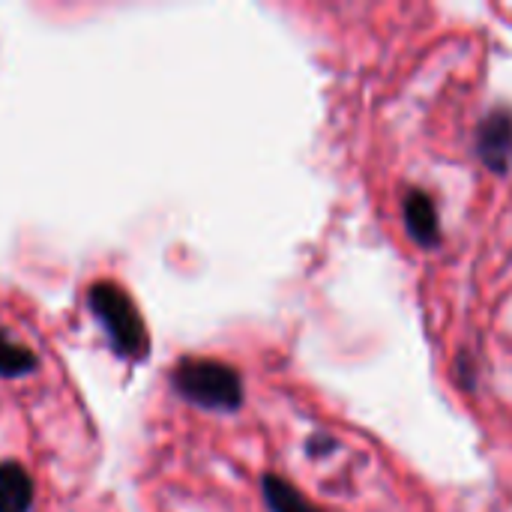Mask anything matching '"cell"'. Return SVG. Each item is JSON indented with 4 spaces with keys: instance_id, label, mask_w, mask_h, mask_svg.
Wrapping results in <instances>:
<instances>
[{
    "instance_id": "1",
    "label": "cell",
    "mask_w": 512,
    "mask_h": 512,
    "mask_svg": "<svg viewBox=\"0 0 512 512\" xmlns=\"http://www.w3.org/2000/svg\"><path fill=\"white\" fill-rule=\"evenodd\" d=\"M177 390L204 408H237L243 402L240 375L219 360H183L174 372Z\"/></svg>"
},
{
    "instance_id": "2",
    "label": "cell",
    "mask_w": 512,
    "mask_h": 512,
    "mask_svg": "<svg viewBox=\"0 0 512 512\" xmlns=\"http://www.w3.org/2000/svg\"><path fill=\"white\" fill-rule=\"evenodd\" d=\"M90 303H93L102 327L108 330L114 348L126 357H141L147 348V336H144V324L135 312V303L114 285L93 288Z\"/></svg>"
},
{
    "instance_id": "3",
    "label": "cell",
    "mask_w": 512,
    "mask_h": 512,
    "mask_svg": "<svg viewBox=\"0 0 512 512\" xmlns=\"http://www.w3.org/2000/svg\"><path fill=\"white\" fill-rule=\"evenodd\" d=\"M477 150H480V159L498 171V174H507L512 168V114L507 108H498L492 111L483 123H480V132H477Z\"/></svg>"
},
{
    "instance_id": "4",
    "label": "cell",
    "mask_w": 512,
    "mask_h": 512,
    "mask_svg": "<svg viewBox=\"0 0 512 512\" xmlns=\"http://www.w3.org/2000/svg\"><path fill=\"white\" fill-rule=\"evenodd\" d=\"M405 225L411 237L423 246H432L438 240V207L426 192H411L405 198Z\"/></svg>"
},
{
    "instance_id": "5",
    "label": "cell",
    "mask_w": 512,
    "mask_h": 512,
    "mask_svg": "<svg viewBox=\"0 0 512 512\" xmlns=\"http://www.w3.org/2000/svg\"><path fill=\"white\" fill-rule=\"evenodd\" d=\"M33 504V483L15 462L0 465V512H27Z\"/></svg>"
},
{
    "instance_id": "6",
    "label": "cell",
    "mask_w": 512,
    "mask_h": 512,
    "mask_svg": "<svg viewBox=\"0 0 512 512\" xmlns=\"http://www.w3.org/2000/svg\"><path fill=\"white\" fill-rule=\"evenodd\" d=\"M264 501L270 512H321L300 489H294L288 480L267 474L264 477Z\"/></svg>"
},
{
    "instance_id": "7",
    "label": "cell",
    "mask_w": 512,
    "mask_h": 512,
    "mask_svg": "<svg viewBox=\"0 0 512 512\" xmlns=\"http://www.w3.org/2000/svg\"><path fill=\"white\" fill-rule=\"evenodd\" d=\"M36 369V357L27 345L9 339L6 333H0V375L3 378H15V375H27Z\"/></svg>"
}]
</instances>
